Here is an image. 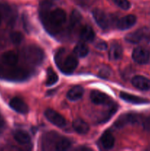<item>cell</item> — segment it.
<instances>
[{
    "label": "cell",
    "mask_w": 150,
    "mask_h": 151,
    "mask_svg": "<svg viewBox=\"0 0 150 151\" xmlns=\"http://www.w3.org/2000/svg\"><path fill=\"white\" fill-rule=\"evenodd\" d=\"M73 128L79 134H86L90 129L88 124L82 119H75L73 122Z\"/></svg>",
    "instance_id": "cell-18"
},
{
    "label": "cell",
    "mask_w": 150,
    "mask_h": 151,
    "mask_svg": "<svg viewBox=\"0 0 150 151\" xmlns=\"http://www.w3.org/2000/svg\"><path fill=\"white\" fill-rule=\"evenodd\" d=\"M125 39L131 44H138L142 41H150V27H144L126 35Z\"/></svg>",
    "instance_id": "cell-4"
},
{
    "label": "cell",
    "mask_w": 150,
    "mask_h": 151,
    "mask_svg": "<svg viewBox=\"0 0 150 151\" xmlns=\"http://www.w3.org/2000/svg\"><path fill=\"white\" fill-rule=\"evenodd\" d=\"M10 106L20 114H26L28 112V106L19 97H14L10 101Z\"/></svg>",
    "instance_id": "cell-14"
},
{
    "label": "cell",
    "mask_w": 150,
    "mask_h": 151,
    "mask_svg": "<svg viewBox=\"0 0 150 151\" xmlns=\"http://www.w3.org/2000/svg\"><path fill=\"white\" fill-rule=\"evenodd\" d=\"M120 97L124 101L129 103H132V104H146V103H149V100H147V99L133 95V94H128L126 92H121Z\"/></svg>",
    "instance_id": "cell-13"
},
{
    "label": "cell",
    "mask_w": 150,
    "mask_h": 151,
    "mask_svg": "<svg viewBox=\"0 0 150 151\" xmlns=\"http://www.w3.org/2000/svg\"><path fill=\"white\" fill-rule=\"evenodd\" d=\"M100 142H101V145L104 149L110 150V149L113 148V146H114L115 138L110 131H107L102 134L101 139H100Z\"/></svg>",
    "instance_id": "cell-17"
},
{
    "label": "cell",
    "mask_w": 150,
    "mask_h": 151,
    "mask_svg": "<svg viewBox=\"0 0 150 151\" xmlns=\"http://www.w3.org/2000/svg\"><path fill=\"white\" fill-rule=\"evenodd\" d=\"M123 50L121 47L118 43H113L110 47V52H109V57L110 60H119L121 58Z\"/></svg>",
    "instance_id": "cell-21"
},
{
    "label": "cell",
    "mask_w": 150,
    "mask_h": 151,
    "mask_svg": "<svg viewBox=\"0 0 150 151\" xmlns=\"http://www.w3.org/2000/svg\"><path fill=\"white\" fill-rule=\"evenodd\" d=\"M60 136L56 133H47L43 138L42 146L44 150H54V147Z\"/></svg>",
    "instance_id": "cell-10"
},
{
    "label": "cell",
    "mask_w": 150,
    "mask_h": 151,
    "mask_svg": "<svg viewBox=\"0 0 150 151\" xmlns=\"http://www.w3.org/2000/svg\"><path fill=\"white\" fill-rule=\"evenodd\" d=\"M1 60L5 65L10 66H16L19 60L18 55L13 51H7L1 55Z\"/></svg>",
    "instance_id": "cell-16"
},
{
    "label": "cell",
    "mask_w": 150,
    "mask_h": 151,
    "mask_svg": "<svg viewBox=\"0 0 150 151\" xmlns=\"http://www.w3.org/2000/svg\"><path fill=\"white\" fill-rule=\"evenodd\" d=\"M132 59L139 64H146L150 60V53L146 49L138 47L133 50Z\"/></svg>",
    "instance_id": "cell-6"
},
{
    "label": "cell",
    "mask_w": 150,
    "mask_h": 151,
    "mask_svg": "<svg viewBox=\"0 0 150 151\" xmlns=\"http://www.w3.org/2000/svg\"><path fill=\"white\" fill-rule=\"evenodd\" d=\"M113 1L122 10H127L130 8L131 4L128 0H113Z\"/></svg>",
    "instance_id": "cell-27"
},
{
    "label": "cell",
    "mask_w": 150,
    "mask_h": 151,
    "mask_svg": "<svg viewBox=\"0 0 150 151\" xmlns=\"http://www.w3.org/2000/svg\"><path fill=\"white\" fill-rule=\"evenodd\" d=\"M99 75L102 78H108L110 75V70L108 68H103V69H101V70H100Z\"/></svg>",
    "instance_id": "cell-28"
},
{
    "label": "cell",
    "mask_w": 150,
    "mask_h": 151,
    "mask_svg": "<svg viewBox=\"0 0 150 151\" xmlns=\"http://www.w3.org/2000/svg\"><path fill=\"white\" fill-rule=\"evenodd\" d=\"M96 47L100 50H104L107 48V44L104 41H99L96 44Z\"/></svg>",
    "instance_id": "cell-29"
},
{
    "label": "cell",
    "mask_w": 150,
    "mask_h": 151,
    "mask_svg": "<svg viewBox=\"0 0 150 151\" xmlns=\"http://www.w3.org/2000/svg\"><path fill=\"white\" fill-rule=\"evenodd\" d=\"M57 66L65 74H71L78 66V59L76 55L69 54L66 55L64 50H59L55 55Z\"/></svg>",
    "instance_id": "cell-1"
},
{
    "label": "cell",
    "mask_w": 150,
    "mask_h": 151,
    "mask_svg": "<svg viewBox=\"0 0 150 151\" xmlns=\"http://www.w3.org/2000/svg\"><path fill=\"white\" fill-rule=\"evenodd\" d=\"M136 20L137 19L135 16L132 14L127 15V16L121 18L120 19L117 21L116 27L119 29H121V30L127 29L129 28L132 27L133 25H135V24L136 23Z\"/></svg>",
    "instance_id": "cell-11"
},
{
    "label": "cell",
    "mask_w": 150,
    "mask_h": 151,
    "mask_svg": "<svg viewBox=\"0 0 150 151\" xmlns=\"http://www.w3.org/2000/svg\"><path fill=\"white\" fill-rule=\"evenodd\" d=\"M93 16L95 19L97 24L103 29H106L109 27L110 20L107 14L100 9H95L93 10Z\"/></svg>",
    "instance_id": "cell-9"
},
{
    "label": "cell",
    "mask_w": 150,
    "mask_h": 151,
    "mask_svg": "<svg viewBox=\"0 0 150 151\" xmlns=\"http://www.w3.org/2000/svg\"><path fill=\"white\" fill-rule=\"evenodd\" d=\"M132 83L135 88L141 91L150 89V80L141 75H136L132 79Z\"/></svg>",
    "instance_id": "cell-12"
},
{
    "label": "cell",
    "mask_w": 150,
    "mask_h": 151,
    "mask_svg": "<svg viewBox=\"0 0 150 151\" xmlns=\"http://www.w3.org/2000/svg\"><path fill=\"white\" fill-rule=\"evenodd\" d=\"M140 120V117L138 114L133 113L125 114L121 115L119 119L116 121L114 125L118 128H121L124 126L129 124L138 123Z\"/></svg>",
    "instance_id": "cell-5"
},
{
    "label": "cell",
    "mask_w": 150,
    "mask_h": 151,
    "mask_svg": "<svg viewBox=\"0 0 150 151\" xmlns=\"http://www.w3.org/2000/svg\"><path fill=\"white\" fill-rule=\"evenodd\" d=\"M84 94V89L80 86H76L71 88L67 93V97L69 100L76 101L82 97Z\"/></svg>",
    "instance_id": "cell-19"
},
{
    "label": "cell",
    "mask_w": 150,
    "mask_h": 151,
    "mask_svg": "<svg viewBox=\"0 0 150 151\" xmlns=\"http://www.w3.org/2000/svg\"><path fill=\"white\" fill-rule=\"evenodd\" d=\"M1 13H0V24H1Z\"/></svg>",
    "instance_id": "cell-31"
},
{
    "label": "cell",
    "mask_w": 150,
    "mask_h": 151,
    "mask_svg": "<svg viewBox=\"0 0 150 151\" xmlns=\"http://www.w3.org/2000/svg\"><path fill=\"white\" fill-rule=\"evenodd\" d=\"M4 128V119H3L2 116L0 114V135H1V133H2Z\"/></svg>",
    "instance_id": "cell-30"
},
{
    "label": "cell",
    "mask_w": 150,
    "mask_h": 151,
    "mask_svg": "<svg viewBox=\"0 0 150 151\" xmlns=\"http://www.w3.org/2000/svg\"><path fill=\"white\" fill-rule=\"evenodd\" d=\"M24 57L27 63L33 65H39L44 58V51L35 45L26 47L24 50Z\"/></svg>",
    "instance_id": "cell-3"
},
{
    "label": "cell",
    "mask_w": 150,
    "mask_h": 151,
    "mask_svg": "<svg viewBox=\"0 0 150 151\" xmlns=\"http://www.w3.org/2000/svg\"><path fill=\"white\" fill-rule=\"evenodd\" d=\"M71 146V142L69 139L66 138V137H60L57 139V143L54 147V150L58 151H63L66 150Z\"/></svg>",
    "instance_id": "cell-22"
},
{
    "label": "cell",
    "mask_w": 150,
    "mask_h": 151,
    "mask_svg": "<svg viewBox=\"0 0 150 151\" xmlns=\"http://www.w3.org/2000/svg\"><path fill=\"white\" fill-rule=\"evenodd\" d=\"M47 77H46V85L47 86H50L58 81V76H57V73L53 70L52 68H48L47 69Z\"/></svg>",
    "instance_id": "cell-24"
},
{
    "label": "cell",
    "mask_w": 150,
    "mask_h": 151,
    "mask_svg": "<svg viewBox=\"0 0 150 151\" xmlns=\"http://www.w3.org/2000/svg\"><path fill=\"white\" fill-rule=\"evenodd\" d=\"M45 116L51 123L59 128H64L66 125V121L62 115L52 109H47L45 111Z\"/></svg>",
    "instance_id": "cell-7"
},
{
    "label": "cell",
    "mask_w": 150,
    "mask_h": 151,
    "mask_svg": "<svg viewBox=\"0 0 150 151\" xmlns=\"http://www.w3.org/2000/svg\"><path fill=\"white\" fill-rule=\"evenodd\" d=\"M79 37L86 42H91L95 38V32L90 25L85 24L82 27L79 31Z\"/></svg>",
    "instance_id": "cell-15"
},
{
    "label": "cell",
    "mask_w": 150,
    "mask_h": 151,
    "mask_svg": "<svg viewBox=\"0 0 150 151\" xmlns=\"http://www.w3.org/2000/svg\"><path fill=\"white\" fill-rule=\"evenodd\" d=\"M46 25L51 29H57L63 26L66 21L67 15L66 11L61 8H56L47 13Z\"/></svg>",
    "instance_id": "cell-2"
},
{
    "label": "cell",
    "mask_w": 150,
    "mask_h": 151,
    "mask_svg": "<svg viewBox=\"0 0 150 151\" xmlns=\"http://www.w3.org/2000/svg\"><path fill=\"white\" fill-rule=\"evenodd\" d=\"M89 52V48L85 43H78L74 48V54L76 57L84 58Z\"/></svg>",
    "instance_id": "cell-23"
},
{
    "label": "cell",
    "mask_w": 150,
    "mask_h": 151,
    "mask_svg": "<svg viewBox=\"0 0 150 151\" xmlns=\"http://www.w3.org/2000/svg\"><path fill=\"white\" fill-rule=\"evenodd\" d=\"M81 19H82V16H81L80 13H79L76 10H74L72 12L71 15V25L72 27H76L81 22Z\"/></svg>",
    "instance_id": "cell-25"
},
{
    "label": "cell",
    "mask_w": 150,
    "mask_h": 151,
    "mask_svg": "<svg viewBox=\"0 0 150 151\" xmlns=\"http://www.w3.org/2000/svg\"><path fill=\"white\" fill-rule=\"evenodd\" d=\"M13 137L18 143L21 145H26L30 142V137L27 132L22 130H17L13 133Z\"/></svg>",
    "instance_id": "cell-20"
},
{
    "label": "cell",
    "mask_w": 150,
    "mask_h": 151,
    "mask_svg": "<svg viewBox=\"0 0 150 151\" xmlns=\"http://www.w3.org/2000/svg\"><path fill=\"white\" fill-rule=\"evenodd\" d=\"M10 40H11L12 42L14 44H19L23 40V35L21 32H19V31H15V32H13L10 33Z\"/></svg>",
    "instance_id": "cell-26"
},
{
    "label": "cell",
    "mask_w": 150,
    "mask_h": 151,
    "mask_svg": "<svg viewBox=\"0 0 150 151\" xmlns=\"http://www.w3.org/2000/svg\"><path fill=\"white\" fill-rule=\"evenodd\" d=\"M91 101L96 105H111L113 104L111 97L105 93L99 91H93L91 94Z\"/></svg>",
    "instance_id": "cell-8"
}]
</instances>
